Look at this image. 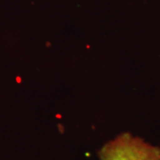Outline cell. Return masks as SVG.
<instances>
[{
	"mask_svg": "<svg viewBox=\"0 0 160 160\" xmlns=\"http://www.w3.org/2000/svg\"><path fill=\"white\" fill-rule=\"evenodd\" d=\"M98 156L100 160H160V148L123 132L105 143Z\"/></svg>",
	"mask_w": 160,
	"mask_h": 160,
	"instance_id": "cell-1",
	"label": "cell"
}]
</instances>
